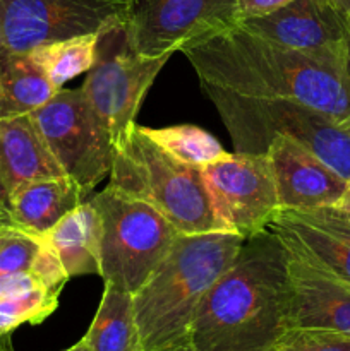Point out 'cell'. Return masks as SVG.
<instances>
[{"label":"cell","instance_id":"6da1fadb","mask_svg":"<svg viewBox=\"0 0 350 351\" xmlns=\"http://www.w3.org/2000/svg\"><path fill=\"white\" fill-rule=\"evenodd\" d=\"M199 81L257 99H288L350 123V81L343 60L281 47L242 26L182 48Z\"/></svg>","mask_w":350,"mask_h":351},{"label":"cell","instance_id":"7a4b0ae2","mask_svg":"<svg viewBox=\"0 0 350 351\" xmlns=\"http://www.w3.org/2000/svg\"><path fill=\"white\" fill-rule=\"evenodd\" d=\"M290 328L288 249L268 228L244 240L232 266L208 291L189 345L194 351H270Z\"/></svg>","mask_w":350,"mask_h":351},{"label":"cell","instance_id":"3957f363","mask_svg":"<svg viewBox=\"0 0 350 351\" xmlns=\"http://www.w3.org/2000/svg\"><path fill=\"white\" fill-rule=\"evenodd\" d=\"M242 243V237L226 232L178 233L163 261L132 295L144 351L189 341L199 305L232 266Z\"/></svg>","mask_w":350,"mask_h":351},{"label":"cell","instance_id":"277c9868","mask_svg":"<svg viewBox=\"0 0 350 351\" xmlns=\"http://www.w3.org/2000/svg\"><path fill=\"white\" fill-rule=\"evenodd\" d=\"M108 185L153 206L178 233L223 232L213 211L202 168L182 163L134 125L113 149Z\"/></svg>","mask_w":350,"mask_h":351},{"label":"cell","instance_id":"5b68a950","mask_svg":"<svg viewBox=\"0 0 350 351\" xmlns=\"http://www.w3.org/2000/svg\"><path fill=\"white\" fill-rule=\"evenodd\" d=\"M237 153H266L277 136H288L350 180V123L288 99H257L201 82Z\"/></svg>","mask_w":350,"mask_h":351},{"label":"cell","instance_id":"8992f818","mask_svg":"<svg viewBox=\"0 0 350 351\" xmlns=\"http://www.w3.org/2000/svg\"><path fill=\"white\" fill-rule=\"evenodd\" d=\"M102 218L103 283L136 293L178 237L153 206L110 185L89 199Z\"/></svg>","mask_w":350,"mask_h":351},{"label":"cell","instance_id":"52a82bcc","mask_svg":"<svg viewBox=\"0 0 350 351\" xmlns=\"http://www.w3.org/2000/svg\"><path fill=\"white\" fill-rule=\"evenodd\" d=\"M126 23L100 33L96 60L81 86L88 103L110 132L113 149L136 125L134 119L148 89L172 57H146L134 50Z\"/></svg>","mask_w":350,"mask_h":351},{"label":"cell","instance_id":"ba28073f","mask_svg":"<svg viewBox=\"0 0 350 351\" xmlns=\"http://www.w3.org/2000/svg\"><path fill=\"white\" fill-rule=\"evenodd\" d=\"M31 119L62 171L86 194L110 173L112 137L81 88L58 89Z\"/></svg>","mask_w":350,"mask_h":351},{"label":"cell","instance_id":"9c48e42d","mask_svg":"<svg viewBox=\"0 0 350 351\" xmlns=\"http://www.w3.org/2000/svg\"><path fill=\"white\" fill-rule=\"evenodd\" d=\"M130 0H0V47L31 51L126 23Z\"/></svg>","mask_w":350,"mask_h":351},{"label":"cell","instance_id":"30bf717a","mask_svg":"<svg viewBox=\"0 0 350 351\" xmlns=\"http://www.w3.org/2000/svg\"><path fill=\"white\" fill-rule=\"evenodd\" d=\"M202 178L223 232L246 240L268 230L280 211L268 153H230L202 168Z\"/></svg>","mask_w":350,"mask_h":351},{"label":"cell","instance_id":"8fae6325","mask_svg":"<svg viewBox=\"0 0 350 351\" xmlns=\"http://www.w3.org/2000/svg\"><path fill=\"white\" fill-rule=\"evenodd\" d=\"M239 23L237 0H130L126 26L134 50L163 57Z\"/></svg>","mask_w":350,"mask_h":351},{"label":"cell","instance_id":"7c38bea8","mask_svg":"<svg viewBox=\"0 0 350 351\" xmlns=\"http://www.w3.org/2000/svg\"><path fill=\"white\" fill-rule=\"evenodd\" d=\"M239 26L302 53L343 60L350 17L333 0H290L263 16L240 19Z\"/></svg>","mask_w":350,"mask_h":351},{"label":"cell","instance_id":"4fadbf2b","mask_svg":"<svg viewBox=\"0 0 350 351\" xmlns=\"http://www.w3.org/2000/svg\"><path fill=\"white\" fill-rule=\"evenodd\" d=\"M268 228L288 249L350 285V221L335 206L280 209Z\"/></svg>","mask_w":350,"mask_h":351},{"label":"cell","instance_id":"5bb4252c","mask_svg":"<svg viewBox=\"0 0 350 351\" xmlns=\"http://www.w3.org/2000/svg\"><path fill=\"white\" fill-rule=\"evenodd\" d=\"M266 153L273 167L280 209L336 206L345 192L347 180L292 137H273Z\"/></svg>","mask_w":350,"mask_h":351},{"label":"cell","instance_id":"9a60e30c","mask_svg":"<svg viewBox=\"0 0 350 351\" xmlns=\"http://www.w3.org/2000/svg\"><path fill=\"white\" fill-rule=\"evenodd\" d=\"M288 276L292 328L326 329L350 338V285L290 249Z\"/></svg>","mask_w":350,"mask_h":351},{"label":"cell","instance_id":"2e32d148","mask_svg":"<svg viewBox=\"0 0 350 351\" xmlns=\"http://www.w3.org/2000/svg\"><path fill=\"white\" fill-rule=\"evenodd\" d=\"M64 175L30 115L0 119V213L26 182Z\"/></svg>","mask_w":350,"mask_h":351},{"label":"cell","instance_id":"e0dca14e","mask_svg":"<svg viewBox=\"0 0 350 351\" xmlns=\"http://www.w3.org/2000/svg\"><path fill=\"white\" fill-rule=\"evenodd\" d=\"M86 195L81 185L65 173L26 182L9 199V225L40 242L60 219L84 202Z\"/></svg>","mask_w":350,"mask_h":351},{"label":"cell","instance_id":"ac0fdd59","mask_svg":"<svg viewBox=\"0 0 350 351\" xmlns=\"http://www.w3.org/2000/svg\"><path fill=\"white\" fill-rule=\"evenodd\" d=\"M40 242L57 250L69 278L102 273V218L91 202H82Z\"/></svg>","mask_w":350,"mask_h":351},{"label":"cell","instance_id":"d6986e66","mask_svg":"<svg viewBox=\"0 0 350 351\" xmlns=\"http://www.w3.org/2000/svg\"><path fill=\"white\" fill-rule=\"evenodd\" d=\"M57 91L30 51L0 47V119L30 115Z\"/></svg>","mask_w":350,"mask_h":351},{"label":"cell","instance_id":"ffe728a7","mask_svg":"<svg viewBox=\"0 0 350 351\" xmlns=\"http://www.w3.org/2000/svg\"><path fill=\"white\" fill-rule=\"evenodd\" d=\"M82 339L91 351H144L132 293L105 283L98 311Z\"/></svg>","mask_w":350,"mask_h":351},{"label":"cell","instance_id":"44dd1931","mask_svg":"<svg viewBox=\"0 0 350 351\" xmlns=\"http://www.w3.org/2000/svg\"><path fill=\"white\" fill-rule=\"evenodd\" d=\"M100 33L82 34L67 40L51 41L31 50V57L43 69L47 77L57 89L72 77L91 69L96 60Z\"/></svg>","mask_w":350,"mask_h":351},{"label":"cell","instance_id":"7402d4cb","mask_svg":"<svg viewBox=\"0 0 350 351\" xmlns=\"http://www.w3.org/2000/svg\"><path fill=\"white\" fill-rule=\"evenodd\" d=\"M144 132L168 154L191 167L205 168L230 154L216 137L196 125H172L163 129L144 127Z\"/></svg>","mask_w":350,"mask_h":351},{"label":"cell","instance_id":"603a6c76","mask_svg":"<svg viewBox=\"0 0 350 351\" xmlns=\"http://www.w3.org/2000/svg\"><path fill=\"white\" fill-rule=\"evenodd\" d=\"M60 291L43 287L0 298V336L10 335L23 324H40L58 307Z\"/></svg>","mask_w":350,"mask_h":351},{"label":"cell","instance_id":"cb8c5ba5","mask_svg":"<svg viewBox=\"0 0 350 351\" xmlns=\"http://www.w3.org/2000/svg\"><path fill=\"white\" fill-rule=\"evenodd\" d=\"M40 242L12 225L0 226V276L31 269Z\"/></svg>","mask_w":350,"mask_h":351},{"label":"cell","instance_id":"d4e9b609","mask_svg":"<svg viewBox=\"0 0 350 351\" xmlns=\"http://www.w3.org/2000/svg\"><path fill=\"white\" fill-rule=\"evenodd\" d=\"M270 351H350V338L326 329L290 328Z\"/></svg>","mask_w":350,"mask_h":351},{"label":"cell","instance_id":"484cf974","mask_svg":"<svg viewBox=\"0 0 350 351\" xmlns=\"http://www.w3.org/2000/svg\"><path fill=\"white\" fill-rule=\"evenodd\" d=\"M30 271L41 287L51 291H62L64 285L71 280L57 250L47 242H40V250L34 256Z\"/></svg>","mask_w":350,"mask_h":351},{"label":"cell","instance_id":"4316f807","mask_svg":"<svg viewBox=\"0 0 350 351\" xmlns=\"http://www.w3.org/2000/svg\"><path fill=\"white\" fill-rule=\"evenodd\" d=\"M41 287L36 278L31 274V271L24 273H12L2 274L0 276V298L10 297V295L23 293V291L31 290V288Z\"/></svg>","mask_w":350,"mask_h":351},{"label":"cell","instance_id":"83f0119b","mask_svg":"<svg viewBox=\"0 0 350 351\" xmlns=\"http://www.w3.org/2000/svg\"><path fill=\"white\" fill-rule=\"evenodd\" d=\"M290 0H237L240 19L263 16V14L271 12V10L278 9V7L285 5Z\"/></svg>","mask_w":350,"mask_h":351},{"label":"cell","instance_id":"f1b7e54d","mask_svg":"<svg viewBox=\"0 0 350 351\" xmlns=\"http://www.w3.org/2000/svg\"><path fill=\"white\" fill-rule=\"evenodd\" d=\"M335 208L342 213L343 218H347L350 221V180L347 182L345 192H343V195L340 197V201L336 202Z\"/></svg>","mask_w":350,"mask_h":351},{"label":"cell","instance_id":"f546056e","mask_svg":"<svg viewBox=\"0 0 350 351\" xmlns=\"http://www.w3.org/2000/svg\"><path fill=\"white\" fill-rule=\"evenodd\" d=\"M343 67H345L347 77H349V81H350V33H349V38H347V43H345V57H343Z\"/></svg>","mask_w":350,"mask_h":351},{"label":"cell","instance_id":"4dcf8cb0","mask_svg":"<svg viewBox=\"0 0 350 351\" xmlns=\"http://www.w3.org/2000/svg\"><path fill=\"white\" fill-rule=\"evenodd\" d=\"M0 351H14V348H12V339H10V335L0 336Z\"/></svg>","mask_w":350,"mask_h":351},{"label":"cell","instance_id":"1f68e13d","mask_svg":"<svg viewBox=\"0 0 350 351\" xmlns=\"http://www.w3.org/2000/svg\"><path fill=\"white\" fill-rule=\"evenodd\" d=\"M65 351H91V350H89V346L86 345L84 339L81 338L78 343H75V345H72L71 348H67Z\"/></svg>","mask_w":350,"mask_h":351},{"label":"cell","instance_id":"d6a6232c","mask_svg":"<svg viewBox=\"0 0 350 351\" xmlns=\"http://www.w3.org/2000/svg\"><path fill=\"white\" fill-rule=\"evenodd\" d=\"M333 2H335L336 5H338L340 9H342L343 12L350 17V0H333Z\"/></svg>","mask_w":350,"mask_h":351},{"label":"cell","instance_id":"836d02e7","mask_svg":"<svg viewBox=\"0 0 350 351\" xmlns=\"http://www.w3.org/2000/svg\"><path fill=\"white\" fill-rule=\"evenodd\" d=\"M161 351H194L191 348V345L187 343H182V345H177V346H172V348H167V350H161Z\"/></svg>","mask_w":350,"mask_h":351},{"label":"cell","instance_id":"e575fe53","mask_svg":"<svg viewBox=\"0 0 350 351\" xmlns=\"http://www.w3.org/2000/svg\"><path fill=\"white\" fill-rule=\"evenodd\" d=\"M9 223V216L5 213H0V225H7Z\"/></svg>","mask_w":350,"mask_h":351},{"label":"cell","instance_id":"d590c367","mask_svg":"<svg viewBox=\"0 0 350 351\" xmlns=\"http://www.w3.org/2000/svg\"><path fill=\"white\" fill-rule=\"evenodd\" d=\"M0 226H2V225H0Z\"/></svg>","mask_w":350,"mask_h":351}]
</instances>
